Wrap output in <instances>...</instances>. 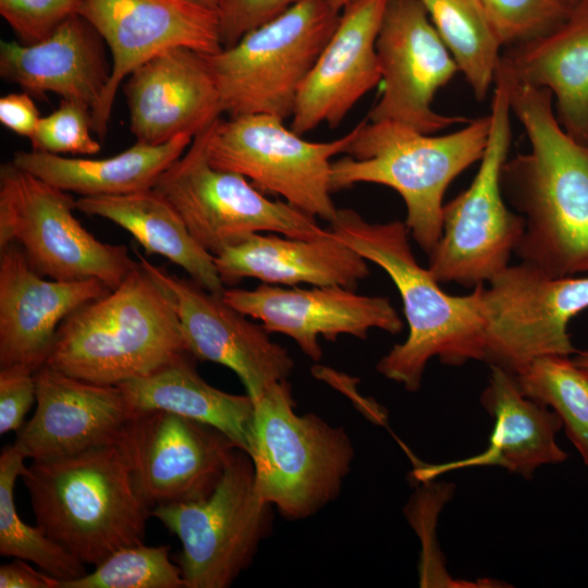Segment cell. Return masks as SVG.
Returning <instances> with one entry per match:
<instances>
[{"label":"cell","mask_w":588,"mask_h":588,"mask_svg":"<svg viewBox=\"0 0 588 588\" xmlns=\"http://www.w3.org/2000/svg\"><path fill=\"white\" fill-rule=\"evenodd\" d=\"M111 290L97 279H46L15 244L0 247V366L46 365L62 322Z\"/></svg>","instance_id":"ffe728a7"},{"label":"cell","mask_w":588,"mask_h":588,"mask_svg":"<svg viewBox=\"0 0 588 588\" xmlns=\"http://www.w3.org/2000/svg\"><path fill=\"white\" fill-rule=\"evenodd\" d=\"M1 588H60V580L38 572L27 561L15 559L0 567Z\"/></svg>","instance_id":"ab89813d"},{"label":"cell","mask_w":588,"mask_h":588,"mask_svg":"<svg viewBox=\"0 0 588 588\" xmlns=\"http://www.w3.org/2000/svg\"><path fill=\"white\" fill-rule=\"evenodd\" d=\"M576 2H578V0H575Z\"/></svg>","instance_id":"f6af8a7d"},{"label":"cell","mask_w":588,"mask_h":588,"mask_svg":"<svg viewBox=\"0 0 588 588\" xmlns=\"http://www.w3.org/2000/svg\"><path fill=\"white\" fill-rule=\"evenodd\" d=\"M24 455L5 445L0 455V554L34 563L42 572L62 583L87 574L83 562L53 541L36 524H26L14 502L16 479L26 468Z\"/></svg>","instance_id":"4dcf8cb0"},{"label":"cell","mask_w":588,"mask_h":588,"mask_svg":"<svg viewBox=\"0 0 588 588\" xmlns=\"http://www.w3.org/2000/svg\"><path fill=\"white\" fill-rule=\"evenodd\" d=\"M522 393L552 409L588 466V375L569 356L539 357L514 375Z\"/></svg>","instance_id":"1f68e13d"},{"label":"cell","mask_w":588,"mask_h":588,"mask_svg":"<svg viewBox=\"0 0 588 588\" xmlns=\"http://www.w3.org/2000/svg\"><path fill=\"white\" fill-rule=\"evenodd\" d=\"M188 355L118 384L132 415L150 411L176 414L217 428L249 454L254 400L247 393L231 394L207 383Z\"/></svg>","instance_id":"4316f807"},{"label":"cell","mask_w":588,"mask_h":588,"mask_svg":"<svg viewBox=\"0 0 588 588\" xmlns=\"http://www.w3.org/2000/svg\"><path fill=\"white\" fill-rule=\"evenodd\" d=\"M138 259L118 287L62 322L47 366L79 380L118 385L188 354L172 293L151 262Z\"/></svg>","instance_id":"3957f363"},{"label":"cell","mask_w":588,"mask_h":588,"mask_svg":"<svg viewBox=\"0 0 588 588\" xmlns=\"http://www.w3.org/2000/svg\"><path fill=\"white\" fill-rule=\"evenodd\" d=\"M376 48L383 90L369 121H392L424 134L471 121L432 109L437 91L460 70L419 0H388Z\"/></svg>","instance_id":"5bb4252c"},{"label":"cell","mask_w":588,"mask_h":588,"mask_svg":"<svg viewBox=\"0 0 588 588\" xmlns=\"http://www.w3.org/2000/svg\"><path fill=\"white\" fill-rule=\"evenodd\" d=\"M151 268L174 297L189 355L230 368L254 402L273 384L287 380L294 360L262 324L192 279L175 277L152 264Z\"/></svg>","instance_id":"ac0fdd59"},{"label":"cell","mask_w":588,"mask_h":588,"mask_svg":"<svg viewBox=\"0 0 588 588\" xmlns=\"http://www.w3.org/2000/svg\"><path fill=\"white\" fill-rule=\"evenodd\" d=\"M500 65L515 79L550 90L560 125L588 144V3L578 1L554 30L507 47Z\"/></svg>","instance_id":"484cf974"},{"label":"cell","mask_w":588,"mask_h":588,"mask_svg":"<svg viewBox=\"0 0 588 588\" xmlns=\"http://www.w3.org/2000/svg\"><path fill=\"white\" fill-rule=\"evenodd\" d=\"M572 359L575 365L588 375V350L577 351Z\"/></svg>","instance_id":"60d3db41"},{"label":"cell","mask_w":588,"mask_h":588,"mask_svg":"<svg viewBox=\"0 0 588 588\" xmlns=\"http://www.w3.org/2000/svg\"><path fill=\"white\" fill-rule=\"evenodd\" d=\"M340 14L329 0H301L233 46L206 54L222 114L291 118L298 90Z\"/></svg>","instance_id":"52a82bcc"},{"label":"cell","mask_w":588,"mask_h":588,"mask_svg":"<svg viewBox=\"0 0 588 588\" xmlns=\"http://www.w3.org/2000/svg\"><path fill=\"white\" fill-rule=\"evenodd\" d=\"M35 379V413L13 443L25 458L56 460L119 441L132 417L119 385L79 380L47 365Z\"/></svg>","instance_id":"d6986e66"},{"label":"cell","mask_w":588,"mask_h":588,"mask_svg":"<svg viewBox=\"0 0 588 588\" xmlns=\"http://www.w3.org/2000/svg\"><path fill=\"white\" fill-rule=\"evenodd\" d=\"M249 456L259 495L296 520L338 498L355 451L343 427L296 414L286 380L255 401Z\"/></svg>","instance_id":"8992f818"},{"label":"cell","mask_w":588,"mask_h":588,"mask_svg":"<svg viewBox=\"0 0 588 588\" xmlns=\"http://www.w3.org/2000/svg\"><path fill=\"white\" fill-rule=\"evenodd\" d=\"M40 118L32 96L26 91L11 93L0 98L1 124L20 136L29 139Z\"/></svg>","instance_id":"f35d334b"},{"label":"cell","mask_w":588,"mask_h":588,"mask_svg":"<svg viewBox=\"0 0 588 588\" xmlns=\"http://www.w3.org/2000/svg\"><path fill=\"white\" fill-rule=\"evenodd\" d=\"M266 114L221 117L209 127L207 155L212 167L245 176L260 192L277 194L294 208L331 223L333 158L346 152L358 124L330 142H309Z\"/></svg>","instance_id":"7c38bea8"},{"label":"cell","mask_w":588,"mask_h":588,"mask_svg":"<svg viewBox=\"0 0 588 588\" xmlns=\"http://www.w3.org/2000/svg\"><path fill=\"white\" fill-rule=\"evenodd\" d=\"M490 132L471 184L443 206L442 234L428 255L438 282L475 287L510 264L524 231L525 218L504 201L501 172L512 140L511 107L502 83L494 81Z\"/></svg>","instance_id":"ba28073f"},{"label":"cell","mask_w":588,"mask_h":588,"mask_svg":"<svg viewBox=\"0 0 588 588\" xmlns=\"http://www.w3.org/2000/svg\"><path fill=\"white\" fill-rule=\"evenodd\" d=\"M130 128L137 143L161 145L194 137L222 115L206 54L187 47L163 50L123 83Z\"/></svg>","instance_id":"44dd1931"},{"label":"cell","mask_w":588,"mask_h":588,"mask_svg":"<svg viewBox=\"0 0 588 588\" xmlns=\"http://www.w3.org/2000/svg\"><path fill=\"white\" fill-rule=\"evenodd\" d=\"M35 372L22 365L0 366V433L19 431L36 402Z\"/></svg>","instance_id":"74e56055"},{"label":"cell","mask_w":588,"mask_h":588,"mask_svg":"<svg viewBox=\"0 0 588 588\" xmlns=\"http://www.w3.org/2000/svg\"><path fill=\"white\" fill-rule=\"evenodd\" d=\"M388 0H354L303 82L291 128L304 135L318 125L338 126L381 81L376 42Z\"/></svg>","instance_id":"7402d4cb"},{"label":"cell","mask_w":588,"mask_h":588,"mask_svg":"<svg viewBox=\"0 0 588 588\" xmlns=\"http://www.w3.org/2000/svg\"><path fill=\"white\" fill-rule=\"evenodd\" d=\"M465 76L483 100L499 65L502 46L481 0H419Z\"/></svg>","instance_id":"f546056e"},{"label":"cell","mask_w":588,"mask_h":588,"mask_svg":"<svg viewBox=\"0 0 588 588\" xmlns=\"http://www.w3.org/2000/svg\"><path fill=\"white\" fill-rule=\"evenodd\" d=\"M222 298L259 320L269 333L290 336L314 362L322 357L319 338L334 341L350 334L366 339L370 329L396 334L404 326L388 297L362 295L342 286L299 289L261 283L253 290L225 289Z\"/></svg>","instance_id":"e0dca14e"},{"label":"cell","mask_w":588,"mask_h":588,"mask_svg":"<svg viewBox=\"0 0 588 588\" xmlns=\"http://www.w3.org/2000/svg\"><path fill=\"white\" fill-rule=\"evenodd\" d=\"M21 477L36 524L84 564L95 567L118 550L144 543L151 509L119 441L33 461Z\"/></svg>","instance_id":"277c9868"},{"label":"cell","mask_w":588,"mask_h":588,"mask_svg":"<svg viewBox=\"0 0 588 588\" xmlns=\"http://www.w3.org/2000/svg\"><path fill=\"white\" fill-rule=\"evenodd\" d=\"M106 42L79 14L64 21L47 39L25 46L0 41V77L30 96L57 94L62 99L98 106L112 65Z\"/></svg>","instance_id":"603a6c76"},{"label":"cell","mask_w":588,"mask_h":588,"mask_svg":"<svg viewBox=\"0 0 588 588\" xmlns=\"http://www.w3.org/2000/svg\"><path fill=\"white\" fill-rule=\"evenodd\" d=\"M483 285V360L513 375L549 355H574L569 321L588 308V277H551L525 262Z\"/></svg>","instance_id":"4fadbf2b"},{"label":"cell","mask_w":588,"mask_h":588,"mask_svg":"<svg viewBox=\"0 0 588 588\" xmlns=\"http://www.w3.org/2000/svg\"><path fill=\"white\" fill-rule=\"evenodd\" d=\"M272 509L256 489L249 454L236 449L208 497L158 505L151 516L182 543L176 564L186 588H226L271 532Z\"/></svg>","instance_id":"9c48e42d"},{"label":"cell","mask_w":588,"mask_h":588,"mask_svg":"<svg viewBox=\"0 0 588 588\" xmlns=\"http://www.w3.org/2000/svg\"><path fill=\"white\" fill-rule=\"evenodd\" d=\"M210 125L194 136L152 187L205 250L216 256L256 233L315 237L326 232L316 218L267 198L245 176L212 167L207 155Z\"/></svg>","instance_id":"8fae6325"},{"label":"cell","mask_w":588,"mask_h":588,"mask_svg":"<svg viewBox=\"0 0 588 588\" xmlns=\"http://www.w3.org/2000/svg\"><path fill=\"white\" fill-rule=\"evenodd\" d=\"M489 132V114L440 136L366 118L358 123L346 156L332 162L331 189L358 183L394 189L405 204L409 234L429 255L442 234L444 194L457 175L480 161Z\"/></svg>","instance_id":"5b68a950"},{"label":"cell","mask_w":588,"mask_h":588,"mask_svg":"<svg viewBox=\"0 0 588 588\" xmlns=\"http://www.w3.org/2000/svg\"><path fill=\"white\" fill-rule=\"evenodd\" d=\"M194 137L180 135L161 145L135 143L108 158H69L21 150L12 161L45 182L79 196L122 195L152 188L159 176L188 148Z\"/></svg>","instance_id":"83f0119b"},{"label":"cell","mask_w":588,"mask_h":588,"mask_svg":"<svg viewBox=\"0 0 588 588\" xmlns=\"http://www.w3.org/2000/svg\"><path fill=\"white\" fill-rule=\"evenodd\" d=\"M76 199L13 161L0 167V247L17 245L41 275L97 279L118 287L138 261L124 245L96 238L76 219Z\"/></svg>","instance_id":"30bf717a"},{"label":"cell","mask_w":588,"mask_h":588,"mask_svg":"<svg viewBox=\"0 0 588 588\" xmlns=\"http://www.w3.org/2000/svg\"><path fill=\"white\" fill-rule=\"evenodd\" d=\"M224 285L245 278L296 286H342L355 290L370 271L367 260L331 229L315 237L256 233L213 256Z\"/></svg>","instance_id":"cb8c5ba5"},{"label":"cell","mask_w":588,"mask_h":588,"mask_svg":"<svg viewBox=\"0 0 588 588\" xmlns=\"http://www.w3.org/2000/svg\"><path fill=\"white\" fill-rule=\"evenodd\" d=\"M332 232L387 272L397 289L408 335L377 363L380 375L408 392L419 390L428 362L462 366L483 360L485 323L478 284L467 295L444 292L428 267L416 260L405 222H369L350 208L338 209Z\"/></svg>","instance_id":"7a4b0ae2"},{"label":"cell","mask_w":588,"mask_h":588,"mask_svg":"<svg viewBox=\"0 0 588 588\" xmlns=\"http://www.w3.org/2000/svg\"><path fill=\"white\" fill-rule=\"evenodd\" d=\"M78 14L112 58L109 83L91 112V128L100 139L108 133L119 87L136 68L173 47L204 54L222 48L217 12L185 0H81Z\"/></svg>","instance_id":"2e32d148"},{"label":"cell","mask_w":588,"mask_h":588,"mask_svg":"<svg viewBox=\"0 0 588 588\" xmlns=\"http://www.w3.org/2000/svg\"><path fill=\"white\" fill-rule=\"evenodd\" d=\"M301 0H218L222 48L236 44L245 34L275 19Z\"/></svg>","instance_id":"8d00e7d4"},{"label":"cell","mask_w":588,"mask_h":588,"mask_svg":"<svg viewBox=\"0 0 588 588\" xmlns=\"http://www.w3.org/2000/svg\"><path fill=\"white\" fill-rule=\"evenodd\" d=\"M502 44L513 46L541 37L561 26L575 0H481Z\"/></svg>","instance_id":"836d02e7"},{"label":"cell","mask_w":588,"mask_h":588,"mask_svg":"<svg viewBox=\"0 0 588 588\" xmlns=\"http://www.w3.org/2000/svg\"><path fill=\"white\" fill-rule=\"evenodd\" d=\"M578 1H584V2L588 3V0H578Z\"/></svg>","instance_id":"ee69618b"},{"label":"cell","mask_w":588,"mask_h":588,"mask_svg":"<svg viewBox=\"0 0 588 588\" xmlns=\"http://www.w3.org/2000/svg\"><path fill=\"white\" fill-rule=\"evenodd\" d=\"M169 546H131L115 551L91 573L60 588H186Z\"/></svg>","instance_id":"d6a6232c"},{"label":"cell","mask_w":588,"mask_h":588,"mask_svg":"<svg viewBox=\"0 0 588 588\" xmlns=\"http://www.w3.org/2000/svg\"><path fill=\"white\" fill-rule=\"evenodd\" d=\"M81 0H0V14L17 41L29 46L47 39L64 21L78 14Z\"/></svg>","instance_id":"d590c367"},{"label":"cell","mask_w":588,"mask_h":588,"mask_svg":"<svg viewBox=\"0 0 588 588\" xmlns=\"http://www.w3.org/2000/svg\"><path fill=\"white\" fill-rule=\"evenodd\" d=\"M76 209L112 221L132 234L148 255L166 257L201 287L222 296L225 285L213 256L195 241L175 209L154 188L122 195L79 196Z\"/></svg>","instance_id":"f1b7e54d"},{"label":"cell","mask_w":588,"mask_h":588,"mask_svg":"<svg viewBox=\"0 0 588 588\" xmlns=\"http://www.w3.org/2000/svg\"><path fill=\"white\" fill-rule=\"evenodd\" d=\"M93 133L90 108L79 101L62 99L54 111L40 118L29 142L35 151L89 156L101 150V143Z\"/></svg>","instance_id":"e575fe53"},{"label":"cell","mask_w":588,"mask_h":588,"mask_svg":"<svg viewBox=\"0 0 588 588\" xmlns=\"http://www.w3.org/2000/svg\"><path fill=\"white\" fill-rule=\"evenodd\" d=\"M490 369L488 385L480 396L481 405L494 420L489 446L462 461L418 467L414 471L418 480L426 482L445 471L470 466H500L531 479L540 466L567 460L555 440L563 427L560 417L524 395L513 373L497 366Z\"/></svg>","instance_id":"d4e9b609"},{"label":"cell","mask_w":588,"mask_h":588,"mask_svg":"<svg viewBox=\"0 0 588 588\" xmlns=\"http://www.w3.org/2000/svg\"><path fill=\"white\" fill-rule=\"evenodd\" d=\"M196 5L210 9L217 12L218 0H185Z\"/></svg>","instance_id":"b9f144b4"},{"label":"cell","mask_w":588,"mask_h":588,"mask_svg":"<svg viewBox=\"0 0 588 588\" xmlns=\"http://www.w3.org/2000/svg\"><path fill=\"white\" fill-rule=\"evenodd\" d=\"M494 81L505 87L530 143V151L507 159L501 172L503 195L526 222L515 253L551 277L586 273L588 144L560 125L550 90L515 79L500 62Z\"/></svg>","instance_id":"6da1fadb"},{"label":"cell","mask_w":588,"mask_h":588,"mask_svg":"<svg viewBox=\"0 0 588 588\" xmlns=\"http://www.w3.org/2000/svg\"><path fill=\"white\" fill-rule=\"evenodd\" d=\"M119 442L151 510L208 497L238 449L217 428L164 411L132 415Z\"/></svg>","instance_id":"9a60e30c"},{"label":"cell","mask_w":588,"mask_h":588,"mask_svg":"<svg viewBox=\"0 0 588 588\" xmlns=\"http://www.w3.org/2000/svg\"><path fill=\"white\" fill-rule=\"evenodd\" d=\"M330 3L339 11H341L345 5L353 2L354 0H329Z\"/></svg>","instance_id":"7bdbcfd3"}]
</instances>
